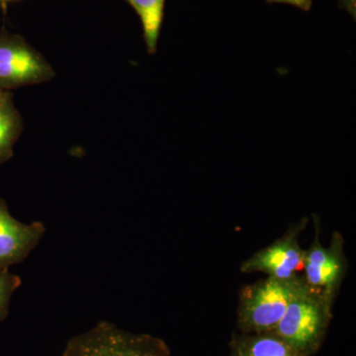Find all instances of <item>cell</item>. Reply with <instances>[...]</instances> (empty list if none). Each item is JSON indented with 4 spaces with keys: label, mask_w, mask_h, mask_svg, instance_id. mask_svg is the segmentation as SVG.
Masks as SVG:
<instances>
[{
    "label": "cell",
    "mask_w": 356,
    "mask_h": 356,
    "mask_svg": "<svg viewBox=\"0 0 356 356\" xmlns=\"http://www.w3.org/2000/svg\"><path fill=\"white\" fill-rule=\"evenodd\" d=\"M20 285L19 276L11 273L8 269L0 268V322L8 315L11 297Z\"/></svg>",
    "instance_id": "8fae6325"
},
{
    "label": "cell",
    "mask_w": 356,
    "mask_h": 356,
    "mask_svg": "<svg viewBox=\"0 0 356 356\" xmlns=\"http://www.w3.org/2000/svg\"><path fill=\"white\" fill-rule=\"evenodd\" d=\"M315 240L305 250L303 278L307 286L334 305L348 270L344 238L341 233L334 232L329 247H325L320 241L318 220H315Z\"/></svg>",
    "instance_id": "277c9868"
},
{
    "label": "cell",
    "mask_w": 356,
    "mask_h": 356,
    "mask_svg": "<svg viewBox=\"0 0 356 356\" xmlns=\"http://www.w3.org/2000/svg\"><path fill=\"white\" fill-rule=\"evenodd\" d=\"M229 356H306L293 348L275 332H236L229 341Z\"/></svg>",
    "instance_id": "ba28073f"
},
{
    "label": "cell",
    "mask_w": 356,
    "mask_h": 356,
    "mask_svg": "<svg viewBox=\"0 0 356 356\" xmlns=\"http://www.w3.org/2000/svg\"><path fill=\"white\" fill-rule=\"evenodd\" d=\"M271 1L284 2V3L299 7V8L304 9V10L310 9L312 4L311 0H271Z\"/></svg>",
    "instance_id": "7c38bea8"
},
{
    "label": "cell",
    "mask_w": 356,
    "mask_h": 356,
    "mask_svg": "<svg viewBox=\"0 0 356 356\" xmlns=\"http://www.w3.org/2000/svg\"><path fill=\"white\" fill-rule=\"evenodd\" d=\"M62 356H173L159 337L133 334L112 323H97L89 331L70 339Z\"/></svg>",
    "instance_id": "3957f363"
},
{
    "label": "cell",
    "mask_w": 356,
    "mask_h": 356,
    "mask_svg": "<svg viewBox=\"0 0 356 356\" xmlns=\"http://www.w3.org/2000/svg\"><path fill=\"white\" fill-rule=\"evenodd\" d=\"M20 119L11 96L0 89V163L13 156V145L18 137Z\"/></svg>",
    "instance_id": "9c48e42d"
},
{
    "label": "cell",
    "mask_w": 356,
    "mask_h": 356,
    "mask_svg": "<svg viewBox=\"0 0 356 356\" xmlns=\"http://www.w3.org/2000/svg\"><path fill=\"white\" fill-rule=\"evenodd\" d=\"M139 14L144 28L145 39L149 53L156 50V44L163 16L165 0H129Z\"/></svg>",
    "instance_id": "30bf717a"
},
{
    "label": "cell",
    "mask_w": 356,
    "mask_h": 356,
    "mask_svg": "<svg viewBox=\"0 0 356 356\" xmlns=\"http://www.w3.org/2000/svg\"><path fill=\"white\" fill-rule=\"evenodd\" d=\"M305 284L303 276L269 277L245 285L238 296L236 327L243 334L273 332L295 295Z\"/></svg>",
    "instance_id": "6da1fadb"
},
{
    "label": "cell",
    "mask_w": 356,
    "mask_h": 356,
    "mask_svg": "<svg viewBox=\"0 0 356 356\" xmlns=\"http://www.w3.org/2000/svg\"><path fill=\"white\" fill-rule=\"evenodd\" d=\"M43 222L24 224L10 214L0 198V268L8 269L24 261L43 238Z\"/></svg>",
    "instance_id": "8992f818"
},
{
    "label": "cell",
    "mask_w": 356,
    "mask_h": 356,
    "mask_svg": "<svg viewBox=\"0 0 356 356\" xmlns=\"http://www.w3.org/2000/svg\"><path fill=\"white\" fill-rule=\"evenodd\" d=\"M307 219L292 225L280 238L254 252L241 264L243 273H264L269 277L287 280L298 275L304 267L305 250L299 243L300 235L305 229Z\"/></svg>",
    "instance_id": "5b68a950"
},
{
    "label": "cell",
    "mask_w": 356,
    "mask_h": 356,
    "mask_svg": "<svg viewBox=\"0 0 356 356\" xmlns=\"http://www.w3.org/2000/svg\"><path fill=\"white\" fill-rule=\"evenodd\" d=\"M332 306L305 283L273 332L302 355L313 356L320 350L327 336Z\"/></svg>",
    "instance_id": "7a4b0ae2"
},
{
    "label": "cell",
    "mask_w": 356,
    "mask_h": 356,
    "mask_svg": "<svg viewBox=\"0 0 356 356\" xmlns=\"http://www.w3.org/2000/svg\"><path fill=\"white\" fill-rule=\"evenodd\" d=\"M46 72L40 58L17 40L0 35V89L41 79Z\"/></svg>",
    "instance_id": "52a82bcc"
},
{
    "label": "cell",
    "mask_w": 356,
    "mask_h": 356,
    "mask_svg": "<svg viewBox=\"0 0 356 356\" xmlns=\"http://www.w3.org/2000/svg\"><path fill=\"white\" fill-rule=\"evenodd\" d=\"M6 1H7V0H6Z\"/></svg>",
    "instance_id": "4fadbf2b"
}]
</instances>
